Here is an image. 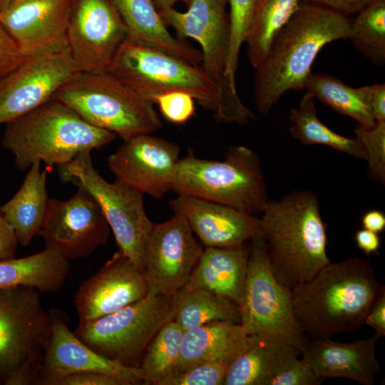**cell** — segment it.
I'll use <instances>...</instances> for the list:
<instances>
[{
	"mask_svg": "<svg viewBox=\"0 0 385 385\" xmlns=\"http://www.w3.org/2000/svg\"><path fill=\"white\" fill-rule=\"evenodd\" d=\"M230 364L208 361L175 372L162 385H223Z\"/></svg>",
	"mask_w": 385,
	"mask_h": 385,
	"instance_id": "cell-37",
	"label": "cell"
},
{
	"mask_svg": "<svg viewBox=\"0 0 385 385\" xmlns=\"http://www.w3.org/2000/svg\"><path fill=\"white\" fill-rule=\"evenodd\" d=\"M249 253L245 245L205 247L184 287L224 297L238 305L245 286Z\"/></svg>",
	"mask_w": 385,
	"mask_h": 385,
	"instance_id": "cell-23",
	"label": "cell"
},
{
	"mask_svg": "<svg viewBox=\"0 0 385 385\" xmlns=\"http://www.w3.org/2000/svg\"><path fill=\"white\" fill-rule=\"evenodd\" d=\"M301 352L272 336L248 335L245 350L230 364L223 385H270Z\"/></svg>",
	"mask_w": 385,
	"mask_h": 385,
	"instance_id": "cell-25",
	"label": "cell"
},
{
	"mask_svg": "<svg viewBox=\"0 0 385 385\" xmlns=\"http://www.w3.org/2000/svg\"><path fill=\"white\" fill-rule=\"evenodd\" d=\"M256 0H227L230 6V48L226 75L235 83L240 51L245 42Z\"/></svg>",
	"mask_w": 385,
	"mask_h": 385,
	"instance_id": "cell-35",
	"label": "cell"
},
{
	"mask_svg": "<svg viewBox=\"0 0 385 385\" xmlns=\"http://www.w3.org/2000/svg\"><path fill=\"white\" fill-rule=\"evenodd\" d=\"M172 190L252 215L261 212L269 200L260 158L242 145L229 148L223 160L193 155L179 159Z\"/></svg>",
	"mask_w": 385,
	"mask_h": 385,
	"instance_id": "cell-6",
	"label": "cell"
},
{
	"mask_svg": "<svg viewBox=\"0 0 385 385\" xmlns=\"http://www.w3.org/2000/svg\"><path fill=\"white\" fill-rule=\"evenodd\" d=\"M354 240L358 248L368 255L376 253L381 244L378 233L364 228L356 232Z\"/></svg>",
	"mask_w": 385,
	"mask_h": 385,
	"instance_id": "cell-46",
	"label": "cell"
},
{
	"mask_svg": "<svg viewBox=\"0 0 385 385\" xmlns=\"http://www.w3.org/2000/svg\"><path fill=\"white\" fill-rule=\"evenodd\" d=\"M132 38L199 65L200 50L173 36L153 0H111Z\"/></svg>",
	"mask_w": 385,
	"mask_h": 385,
	"instance_id": "cell-26",
	"label": "cell"
},
{
	"mask_svg": "<svg viewBox=\"0 0 385 385\" xmlns=\"http://www.w3.org/2000/svg\"><path fill=\"white\" fill-rule=\"evenodd\" d=\"M147 294L144 272L119 250L81 283L75 307L79 322H85L115 312Z\"/></svg>",
	"mask_w": 385,
	"mask_h": 385,
	"instance_id": "cell-20",
	"label": "cell"
},
{
	"mask_svg": "<svg viewBox=\"0 0 385 385\" xmlns=\"http://www.w3.org/2000/svg\"><path fill=\"white\" fill-rule=\"evenodd\" d=\"M14 0H0V12L7 9Z\"/></svg>",
	"mask_w": 385,
	"mask_h": 385,
	"instance_id": "cell-49",
	"label": "cell"
},
{
	"mask_svg": "<svg viewBox=\"0 0 385 385\" xmlns=\"http://www.w3.org/2000/svg\"><path fill=\"white\" fill-rule=\"evenodd\" d=\"M31 287L0 288V384H37L51 315Z\"/></svg>",
	"mask_w": 385,
	"mask_h": 385,
	"instance_id": "cell-8",
	"label": "cell"
},
{
	"mask_svg": "<svg viewBox=\"0 0 385 385\" xmlns=\"http://www.w3.org/2000/svg\"><path fill=\"white\" fill-rule=\"evenodd\" d=\"M78 72L69 49L26 58L0 78V124H6L51 99Z\"/></svg>",
	"mask_w": 385,
	"mask_h": 385,
	"instance_id": "cell-16",
	"label": "cell"
},
{
	"mask_svg": "<svg viewBox=\"0 0 385 385\" xmlns=\"http://www.w3.org/2000/svg\"><path fill=\"white\" fill-rule=\"evenodd\" d=\"M314 99L307 92L299 106L291 109V135L304 145H324L358 159H364L363 148L356 138H346L334 132L318 118Z\"/></svg>",
	"mask_w": 385,
	"mask_h": 385,
	"instance_id": "cell-31",
	"label": "cell"
},
{
	"mask_svg": "<svg viewBox=\"0 0 385 385\" xmlns=\"http://www.w3.org/2000/svg\"><path fill=\"white\" fill-rule=\"evenodd\" d=\"M50 385H127V384L108 374L86 371L64 376L53 380Z\"/></svg>",
	"mask_w": 385,
	"mask_h": 385,
	"instance_id": "cell-41",
	"label": "cell"
},
{
	"mask_svg": "<svg viewBox=\"0 0 385 385\" xmlns=\"http://www.w3.org/2000/svg\"><path fill=\"white\" fill-rule=\"evenodd\" d=\"M26 58L0 24V78L14 69Z\"/></svg>",
	"mask_w": 385,
	"mask_h": 385,
	"instance_id": "cell-40",
	"label": "cell"
},
{
	"mask_svg": "<svg viewBox=\"0 0 385 385\" xmlns=\"http://www.w3.org/2000/svg\"><path fill=\"white\" fill-rule=\"evenodd\" d=\"M323 381L302 358L298 356L278 373L270 385H319Z\"/></svg>",
	"mask_w": 385,
	"mask_h": 385,
	"instance_id": "cell-39",
	"label": "cell"
},
{
	"mask_svg": "<svg viewBox=\"0 0 385 385\" xmlns=\"http://www.w3.org/2000/svg\"><path fill=\"white\" fill-rule=\"evenodd\" d=\"M348 38L374 66H384L385 0L374 1L355 14Z\"/></svg>",
	"mask_w": 385,
	"mask_h": 385,
	"instance_id": "cell-34",
	"label": "cell"
},
{
	"mask_svg": "<svg viewBox=\"0 0 385 385\" xmlns=\"http://www.w3.org/2000/svg\"><path fill=\"white\" fill-rule=\"evenodd\" d=\"M351 21L347 16L302 2L255 68L257 111L267 114L285 93L304 89L317 54L325 45L348 38Z\"/></svg>",
	"mask_w": 385,
	"mask_h": 385,
	"instance_id": "cell-1",
	"label": "cell"
},
{
	"mask_svg": "<svg viewBox=\"0 0 385 385\" xmlns=\"http://www.w3.org/2000/svg\"><path fill=\"white\" fill-rule=\"evenodd\" d=\"M364 324L371 327L378 338L385 336V292L373 304Z\"/></svg>",
	"mask_w": 385,
	"mask_h": 385,
	"instance_id": "cell-44",
	"label": "cell"
},
{
	"mask_svg": "<svg viewBox=\"0 0 385 385\" xmlns=\"http://www.w3.org/2000/svg\"><path fill=\"white\" fill-rule=\"evenodd\" d=\"M356 139L361 145L369 164L371 178L377 183H385V122L376 123L371 128L358 125L354 129Z\"/></svg>",
	"mask_w": 385,
	"mask_h": 385,
	"instance_id": "cell-36",
	"label": "cell"
},
{
	"mask_svg": "<svg viewBox=\"0 0 385 385\" xmlns=\"http://www.w3.org/2000/svg\"><path fill=\"white\" fill-rule=\"evenodd\" d=\"M61 180L86 190L98 203L119 250L144 271V250L154 222L148 217L143 194L115 180L109 183L94 168L91 152L58 166Z\"/></svg>",
	"mask_w": 385,
	"mask_h": 385,
	"instance_id": "cell-10",
	"label": "cell"
},
{
	"mask_svg": "<svg viewBox=\"0 0 385 385\" xmlns=\"http://www.w3.org/2000/svg\"><path fill=\"white\" fill-rule=\"evenodd\" d=\"M253 242L237 305L239 324L247 335L272 336L302 353L309 341L295 316L291 291L274 277L262 240Z\"/></svg>",
	"mask_w": 385,
	"mask_h": 385,
	"instance_id": "cell-11",
	"label": "cell"
},
{
	"mask_svg": "<svg viewBox=\"0 0 385 385\" xmlns=\"http://www.w3.org/2000/svg\"><path fill=\"white\" fill-rule=\"evenodd\" d=\"M116 137L51 98L6 123L1 145L14 155L17 169L24 171L37 162L48 166L68 163L80 153L99 148Z\"/></svg>",
	"mask_w": 385,
	"mask_h": 385,
	"instance_id": "cell-4",
	"label": "cell"
},
{
	"mask_svg": "<svg viewBox=\"0 0 385 385\" xmlns=\"http://www.w3.org/2000/svg\"><path fill=\"white\" fill-rule=\"evenodd\" d=\"M40 163L31 165L16 194L0 206V210L16 234L19 244L23 247L28 246L38 235L49 205L47 170H41Z\"/></svg>",
	"mask_w": 385,
	"mask_h": 385,
	"instance_id": "cell-27",
	"label": "cell"
},
{
	"mask_svg": "<svg viewBox=\"0 0 385 385\" xmlns=\"http://www.w3.org/2000/svg\"><path fill=\"white\" fill-rule=\"evenodd\" d=\"M108 73L153 104L165 93L191 95L217 122L237 123L221 90L201 65L143 43L129 35L116 53Z\"/></svg>",
	"mask_w": 385,
	"mask_h": 385,
	"instance_id": "cell-5",
	"label": "cell"
},
{
	"mask_svg": "<svg viewBox=\"0 0 385 385\" xmlns=\"http://www.w3.org/2000/svg\"><path fill=\"white\" fill-rule=\"evenodd\" d=\"M177 1H181L188 6L192 0H176Z\"/></svg>",
	"mask_w": 385,
	"mask_h": 385,
	"instance_id": "cell-50",
	"label": "cell"
},
{
	"mask_svg": "<svg viewBox=\"0 0 385 385\" xmlns=\"http://www.w3.org/2000/svg\"><path fill=\"white\" fill-rule=\"evenodd\" d=\"M164 118L175 124H183L195 113V99L185 92L174 91L159 96L155 102Z\"/></svg>",
	"mask_w": 385,
	"mask_h": 385,
	"instance_id": "cell-38",
	"label": "cell"
},
{
	"mask_svg": "<svg viewBox=\"0 0 385 385\" xmlns=\"http://www.w3.org/2000/svg\"><path fill=\"white\" fill-rule=\"evenodd\" d=\"M227 0H192L185 12L173 7L158 10L167 26L180 39L191 38L200 46L201 66L221 90L223 98L238 124L255 119L253 112L240 101L236 85L227 77L230 48Z\"/></svg>",
	"mask_w": 385,
	"mask_h": 385,
	"instance_id": "cell-12",
	"label": "cell"
},
{
	"mask_svg": "<svg viewBox=\"0 0 385 385\" xmlns=\"http://www.w3.org/2000/svg\"><path fill=\"white\" fill-rule=\"evenodd\" d=\"M183 332L174 319L160 329L146 348L139 366L143 384L162 385L175 373Z\"/></svg>",
	"mask_w": 385,
	"mask_h": 385,
	"instance_id": "cell-33",
	"label": "cell"
},
{
	"mask_svg": "<svg viewBox=\"0 0 385 385\" xmlns=\"http://www.w3.org/2000/svg\"><path fill=\"white\" fill-rule=\"evenodd\" d=\"M21 1V0H14L13 2H16V1Z\"/></svg>",
	"mask_w": 385,
	"mask_h": 385,
	"instance_id": "cell-51",
	"label": "cell"
},
{
	"mask_svg": "<svg viewBox=\"0 0 385 385\" xmlns=\"http://www.w3.org/2000/svg\"><path fill=\"white\" fill-rule=\"evenodd\" d=\"M168 205L187 220L205 247H236L262 237L260 218L230 206L183 195Z\"/></svg>",
	"mask_w": 385,
	"mask_h": 385,
	"instance_id": "cell-21",
	"label": "cell"
},
{
	"mask_svg": "<svg viewBox=\"0 0 385 385\" xmlns=\"http://www.w3.org/2000/svg\"><path fill=\"white\" fill-rule=\"evenodd\" d=\"M69 271L68 259L56 250L46 248L27 257L0 260V288L26 286L53 293L63 286Z\"/></svg>",
	"mask_w": 385,
	"mask_h": 385,
	"instance_id": "cell-28",
	"label": "cell"
},
{
	"mask_svg": "<svg viewBox=\"0 0 385 385\" xmlns=\"http://www.w3.org/2000/svg\"><path fill=\"white\" fill-rule=\"evenodd\" d=\"M369 101L376 123L385 122V83L369 85Z\"/></svg>",
	"mask_w": 385,
	"mask_h": 385,
	"instance_id": "cell-45",
	"label": "cell"
},
{
	"mask_svg": "<svg viewBox=\"0 0 385 385\" xmlns=\"http://www.w3.org/2000/svg\"><path fill=\"white\" fill-rule=\"evenodd\" d=\"M109 225L96 199L83 188L66 201L50 198L38 233L46 248L54 249L68 260L85 258L105 245Z\"/></svg>",
	"mask_w": 385,
	"mask_h": 385,
	"instance_id": "cell-15",
	"label": "cell"
},
{
	"mask_svg": "<svg viewBox=\"0 0 385 385\" xmlns=\"http://www.w3.org/2000/svg\"><path fill=\"white\" fill-rule=\"evenodd\" d=\"M174 320L186 331L216 321L239 324L240 312L238 306L227 298L184 287L177 293Z\"/></svg>",
	"mask_w": 385,
	"mask_h": 385,
	"instance_id": "cell-32",
	"label": "cell"
},
{
	"mask_svg": "<svg viewBox=\"0 0 385 385\" xmlns=\"http://www.w3.org/2000/svg\"><path fill=\"white\" fill-rule=\"evenodd\" d=\"M158 10L171 8L174 4L177 2L176 0H153Z\"/></svg>",
	"mask_w": 385,
	"mask_h": 385,
	"instance_id": "cell-48",
	"label": "cell"
},
{
	"mask_svg": "<svg viewBox=\"0 0 385 385\" xmlns=\"http://www.w3.org/2000/svg\"><path fill=\"white\" fill-rule=\"evenodd\" d=\"M123 140L107 160L116 180L157 199L172 190L179 145L152 133Z\"/></svg>",
	"mask_w": 385,
	"mask_h": 385,
	"instance_id": "cell-17",
	"label": "cell"
},
{
	"mask_svg": "<svg viewBox=\"0 0 385 385\" xmlns=\"http://www.w3.org/2000/svg\"><path fill=\"white\" fill-rule=\"evenodd\" d=\"M379 0H303L304 3L330 9L347 16L356 14L366 6Z\"/></svg>",
	"mask_w": 385,
	"mask_h": 385,
	"instance_id": "cell-42",
	"label": "cell"
},
{
	"mask_svg": "<svg viewBox=\"0 0 385 385\" xmlns=\"http://www.w3.org/2000/svg\"><path fill=\"white\" fill-rule=\"evenodd\" d=\"M361 224L364 229L379 233L385 229V215L379 210H371L361 217Z\"/></svg>",
	"mask_w": 385,
	"mask_h": 385,
	"instance_id": "cell-47",
	"label": "cell"
},
{
	"mask_svg": "<svg viewBox=\"0 0 385 385\" xmlns=\"http://www.w3.org/2000/svg\"><path fill=\"white\" fill-rule=\"evenodd\" d=\"M72 0H21L0 12V24L26 58L68 49Z\"/></svg>",
	"mask_w": 385,
	"mask_h": 385,
	"instance_id": "cell-18",
	"label": "cell"
},
{
	"mask_svg": "<svg viewBox=\"0 0 385 385\" xmlns=\"http://www.w3.org/2000/svg\"><path fill=\"white\" fill-rule=\"evenodd\" d=\"M385 292L369 260L351 257L323 267L291 291L295 316L307 338L330 339L361 327Z\"/></svg>",
	"mask_w": 385,
	"mask_h": 385,
	"instance_id": "cell-2",
	"label": "cell"
},
{
	"mask_svg": "<svg viewBox=\"0 0 385 385\" xmlns=\"http://www.w3.org/2000/svg\"><path fill=\"white\" fill-rule=\"evenodd\" d=\"M128 36L111 0H72L68 43L80 72L108 73Z\"/></svg>",
	"mask_w": 385,
	"mask_h": 385,
	"instance_id": "cell-14",
	"label": "cell"
},
{
	"mask_svg": "<svg viewBox=\"0 0 385 385\" xmlns=\"http://www.w3.org/2000/svg\"><path fill=\"white\" fill-rule=\"evenodd\" d=\"M177 294H147L140 300L103 317L79 322L75 335L100 355L123 366L139 368L148 344L174 319Z\"/></svg>",
	"mask_w": 385,
	"mask_h": 385,
	"instance_id": "cell-9",
	"label": "cell"
},
{
	"mask_svg": "<svg viewBox=\"0 0 385 385\" xmlns=\"http://www.w3.org/2000/svg\"><path fill=\"white\" fill-rule=\"evenodd\" d=\"M203 250L183 216L174 214L153 223L144 250L148 294H176L187 284Z\"/></svg>",
	"mask_w": 385,
	"mask_h": 385,
	"instance_id": "cell-13",
	"label": "cell"
},
{
	"mask_svg": "<svg viewBox=\"0 0 385 385\" xmlns=\"http://www.w3.org/2000/svg\"><path fill=\"white\" fill-rule=\"evenodd\" d=\"M260 218L262 237L276 279L292 291L331 261L327 227L316 195L294 190L268 200Z\"/></svg>",
	"mask_w": 385,
	"mask_h": 385,
	"instance_id": "cell-3",
	"label": "cell"
},
{
	"mask_svg": "<svg viewBox=\"0 0 385 385\" xmlns=\"http://www.w3.org/2000/svg\"><path fill=\"white\" fill-rule=\"evenodd\" d=\"M18 245L14 230L0 210V260L14 258Z\"/></svg>",
	"mask_w": 385,
	"mask_h": 385,
	"instance_id": "cell-43",
	"label": "cell"
},
{
	"mask_svg": "<svg viewBox=\"0 0 385 385\" xmlns=\"http://www.w3.org/2000/svg\"><path fill=\"white\" fill-rule=\"evenodd\" d=\"M304 89L337 113L354 119L359 126L376 125L369 101V86L351 88L333 76L311 73Z\"/></svg>",
	"mask_w": 385,
	"mask_h": 385,
	"instance_id": "cell-29",
	"label": "cell"
},
{
	"mask_svg": "<svg viewBox=\"0 0 385 385\" xmlns=\"http://www.w3.org/2000/svg\"><path fill=\"white\" fill-rule=\"evenodd\" d=\"M48 311L51 334L39 367L38 385H50L64 376L86 371L108 374L127 385L143 384L140 368L128 367L100 355L70 330L66 313L56 309Z\"/></svg>",
	"mask_w": 385,
	"mask_h": 385,
	"instance_id": "cell-19",
	"label": "cell"
},
{
	"mask_svg": "<svg viewBox=\"0 0 385 385\" xmlns=\"http://www.w3.org/2000/svg\"><path fill=\"white\" fill-rule=\"evenodd\" d=\"M378 339L374 335L348 343L330 339H312L301 356L322 380L340 377L362 385H372L381 371L376 356Z\"/></svg>",
	"mask_w": 385,
	"mask_h": 385,
	"instance_id": "cell-22",
	"label": "cell"
},
{
	"mask_svg": "<svg viewBox=\"0 0 385 385\" xmlns=\"http://www.w3.org/2000/svg\"><path fill=\"white\" fill-rule=\"evenodd\" d=\"M52 98L69 106L92 125L123 140L153 133L163 127L154 104L139 97L108 72L79 71Z\"/></svg>",
	"mask_w": 385,
	"mask_h": 385,
	"instance_id": "cell-7",
	"label": "cell"
},
{
	"mask_svg": "<svg viewBox=\"0 0 385 385\" xmlns=\"http://www.w3.org/2000/svg\"><path fill=\"white\" fill-rule=\"evenodd\" d=\"M302 0H256L245 40L253 68L263 61L276 34L299 9Z\"/></svg>",
	"mask_w": 385,
	"mask_h": 385,
	"instance_id": "cell-30",
	"label": "cell"
},
{
	"mask_svg": "<svg viewBox=\"0 0 385 385\" xmlns=\"http://www.w3.org/2000/svg\"><path fill=\"white\" fill-rule=\"evenodd\" d=\"M247 341L240 324L226 321L184 331L175 373L208 361L230 364L245 350Z\"/></svg>",
	"mask_w": 385,
	"mask_h": 385,
	"instance_id": "cell-24",
	"label": "cell"
}]
</instances>
